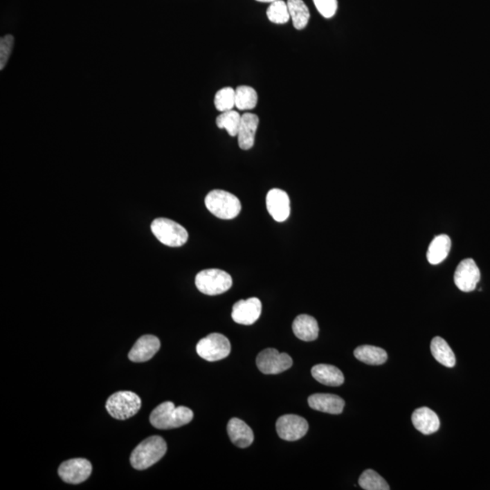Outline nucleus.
<instances>
[{"instance_id":"nucleus-1","label":"nucleus","mask_w":490,"mask_h":490,"mask_svg":"<svg viewBox=\"0 0 490 490\" xmlns=\"http://www.w3.org/2000/svg\"><path fill=\"white\" fill-rule=\"evenodd\" d=\"M194 419V412L185 406L176 407L173 402L158 405L150 415L151 424L158 430H171L188 424Z\"/></svg>"},{"instance_id":"nucleus-2","label":"nucleus","mask_w":490,"mask_h":490,"mask_svg":"<svg viewBox=\"0 0 490 490\" xmlns=\"http://www.w3.org/2000/svg\"><path fill=\"white\" fill-rule=\"evenodd\" d=\"M167 445L160 436L147 437L134 449L130 457L131 465L137 471H145L158 462L165 456Z\"/></svg>"},{"instance_id":"nucleus-3","label":"nucleus","mask_w":490,"mask_h":490,"mask_svg":"<svg viewBox=\"0 0 490 490\" xmlns=\"http://www.w3.org/2000/svg\"><path fill=\"white\" fill-rule=\"evenodd\" d=\"M204 203L210 212L224 220L237 217L242 209L240 200L231 192L224 190L210 192Z\"/></svg>"},{"instance_id":"nucleus-4","label":"nucleus","mask_w":490,"mask_h":490,"mask_svg":"<svg viewBox=\"0 0 490 490\" xmlns=\"http://www.w3.org/2000/svg\"><path fill=\"white\" fill-rule=\"evenodd\" d=\"M151 231L157 240L169 247H180L188 240L185 227L167 218H157L151 224Z\"/></svg>"},{"instance_id":"nucleus-5","label":"nucleus","mask_w":490,"mask_h":490,"mask_svg":"<svg viewBox=\"0 0 490 490\" xmlns=\"http://www.w3.org/2000/svg\"><path fill=\"white\" fill-rule=\"evenodd\" d=\"M142 407V401L135 392H118L107 399V410L113 418L125 421L135 416Z\"/></svg>"},{"instance_id":"nucleus-6","label":"nucleus","mask_w":490,"mask_h":490,"mask_svg":"<svg viewBox=\"0 0 490 490\" xmlns=\"http://www.w3.org/2000/svg\"><path fill=\"white\" fill-rule=\"evenodd\" d=\"M195 285L201 293L206 296H218L230 290L233 279L229 273L223 270L207 269L195 277Z\"/></svg>"},{"instance_id":"nucleus-7","label":"nucleus","mask_w":490,"mask_h":490,"mask_svg":"<svg viewBox=\"0 0 490 490\" xmlns=\"http://www.w3.org/2000/svg\"><path fill=\"white\" fill-rule=\"evenodd\" d=\"M197 352L203 360L212 363L228 357L231 354V343L224 335L215 332L199 341Z\"/></svg>"},{"instance_id":"nucleus-8","label":"nucleus","mask_w":490,"mask_h":490,"mask_svg":"<svg viewBox=\"0 0 490 490\" xmlns=\"http://www.w3.org/2000/svg\"><path fill=\"white\" fill-rule=\"evenodd\" d=\"M259 370L264 374H279L293 366V359L276 349L268 348L260 352L256 359Z\"/></svg>"},{"instance_id":"nucleus-9","label":"nucleus","mask_w":490,"mask_h":490,"mask_svg":"<svg viewBox=\"0 0 490 490\" xmlns=\"http://www.w3.org/2000/svg\"><path fill=\"white\" fill-rule=\"evenodd\" d=\"M309 424L302 417L286 414L280 417L276 422L277 433L282 439L296 442L302 439L308 433Z\"/></svg>"},{"instance_id":"nucleus-10","label":"nucleus","mask_w":490,"mask_h":490,"mask_svg":"<svg viewBox=\"0 0 490 490\" xmlns=\"http://www.w3.org/2000/svg\"><path fill=\"white\" fill-rule=\"evenodd\" d=\"M480 281V271L473 259L462 260L457 265L454 274L457 287L464 293H471L476 289Z\"/></svg>"},{"instance_id":"nucleus-11","label":"nucleus","mask_w":490,"mask_h":490,"mask_svg":"<svg viewBox=\"0 0 490 490\" xmlns=\"http://www.w3.org/2000/svg\"><path fill=\"white\" fill-rule=\"evenodd\" d=\"M92 473L91 463L84 459H73L61 464L58 474L63 481L69 484H80Z\"/></svg>"},{"instance_id":"nucleus-12","label":"nucleus","mask_w":490,"mask_h":490,"mask_svg":"<svg viewBox=\"0 0 490 490\" xmlns=\"http://www.w3.org/2000/svg\"><path fill=\"white\" fill-rule=\"evenodd\" d=\"M261 314V300L253 297L236 302L233 307L232 318L238 325H252L257 322Z\"/></svg>"},{"instance_id":"nucleus-13","label":"nucleus","mask_w":490,"mask_h":490,"mask_svg":"<svg viewBox=\"0 0 490 490\" xmlns=\"http://www.w3.org/2000/svg\"><path fill=\"white\" fill-rule=\"evenodd\" d=\"M266 206L271 217L279 223H282L290 217V198L287 192L281 189L274 188L268 192Z\"/></svg>"},{"instance_id":"nucleus-14","label":"nucleus","mask_w":490,"mask_h":490,"mask_svg":"<svg viewBox=\"0 0 490 490\" xmlns=\"http://www.w3.org/2000/svg\"><path fill=\"white\" fill-rule=\"evenodd\" d=\"M161 343L158 338L154 335H144L137 340L131 349L128 358L134 363H145L151 360L159 351Z\"/></svg>"},{"instance_id":"nucleus-15","label":"nucleus","mask_w":490,"mask_h":490,"mask_svg":"<svg viewBox=\"0 0 490 490\" xmlns=\"http://www.w3.org/2000/svg\"><path fill=\"white\" fill-rule=\"evenodd\" d=\"M411 421L416 430L424 435H431L437 433L440 426L439 417L427 407L417 408L411 416Z\"/></svg>"},{"instance_id":"nucleus-16","label":"nucleus","mask_w":490,"mask_h":490,"mask_svg":"<svg viewBox=\"0 0 490 490\" xmlns=\"http://www.w3.org/2000/svg\"><path fill=\"white\" fill-rule=\"evenodd\" d=\"M308 403L313 410L334 415L343 412L345 406V401L341 397L325 393H316L309 397Z\"/></svg>"},{"instance_id":"nucleus-17","label":"nucleus","mask_w":490,"mask_h":490,"mask_svg":"<svg viewBox=\"0 0 490 490\" xmlns=\"http://www.w3.org/2000/svg\"><path fill=\"white\" fill-rule=\"evenodd\" d=\"M259 125L258 116L252 113L242 116L238 131V144L241 149L249 150L255 145V134Z\"/></svg>"},{"instance_id":"nucleus-18","label":"nucleus","mask_w":490,"mask_h":490,"mask_svg":"<svg viewBox=\"0 0 490 490\" xmlns=\"http://www.w3.org/2000/svg\"><path fill=\"white\" fill-rule=\"evenodd\" d=\"M230 439L238 448H245L252 445L255 436L252 428L240 419H230L227 425Z\"/></svg>"},{"instance_id":"nucleus-19","label":"nucleus","mask_w":490,"mask_h":490,"mask_svg":"<svg viewBox=\"0 0 490 490\" xmlns=\"http://www.w3.org/2000/svg\"><path fill=\"white\" fill-rule=\"evenodd\" d=\"M293 334L303 341H314L319 336V325L315 318L307 314L299 315L293 320Z\"/></svg>"},{"instance_id":"nucleus-20","label":"nucleus","mask_w":490,"mask_h":490,"mask_svg":"<svg viewBox=\"0 0 490 490\" xmlns=\"http://www.w3.org/2000/svg\"><path fill=\"white\" fill-rule=\"evenodd\" d=\"M311 375L320 383L338 387L343 384V373L337 367L329 364H318L311 369Z\"/></svg>"},{"instance_id":"nucleus-21","label":"nucleus","mask_w":490,"mask_h":490,"mask_svg":"<svg viewBox=\"0 0 490 490\" xmlns=\"http://www.w3.org/2000/svg\"><path fill=\"white\" fill-rule=\"evenodd\" d=\"M451 249V240L447 235L436 236L431 242L427 252V259L430 264L437 265L448 257Z\"/></svg>"},{"instance_id":"nucleus-22","label":"nucleus","mask_w":490,"mask_h":490,"mask_svg":"<svg viewBox=\"0 0 490 490\" xmlns=\"http://www.w3.org/2000/svg\"><path fill=\"white\" fill-rule=\"evenodd\" d=\"M430 351L433 357L443 366L453 368L456 365V357L447 341L442 337H435L431 341Z\"/></svg>"},{"instance_id":"nucleus-23","label":"nucleus","mask_w":490,"mask_h":490,"mask_svg":"<svg viewBox=\"0 0 490 490\" xmlns=\"http://www.w3.org/2000/svg\"><path fill=\"white\" fill-rule=\"evenodd\" d=\"M354 356L359 361L369 365H381L388 360L387 352L383 349L372 345H363L355 349Z\"/></svg>"},{"instance_id":"nucleus-24","label":"nucleus","mask_w":490,"mask_h":490,"mask_svg":"<svg viewBox=\"0 0 490 490\" xmlns=\"http://www.w3.org/2000/svg\"><path fill=\"white\" fill-rule=\"evenodd\" d=\"M287 6L293 27L298 30L305 28L310 20V11L305 3L302 0H288Z\"/></svg>"},{"instance_id":"nucleus-25","label":"nucleus","mask_w":490,"mask_h":490,"mask_svg":"<svg viewBox=\"0 0 490 490\" xmlns=\"http://www.w3.org/2000/svg\"><path fill=\"white\" fill-rule=\"evenodd\" d=\"M257 102V93L253 87L241 86L235 90V107L239 110L253 109Z\"/></svg>"},{"instance_id":"nucleus-26","label":"nucleus","mask_w":490,"mask_h":490,"mask_svg":"<svg viewBox=\"0 0 490 490\" xmlns=\"http://www.w3.org/2000/svg\"><path fill=\"white\" fill-rule=\"evenodd\" d=\"M242 116L236 111L230 110L221 113L217 119V124L221 129H226L230 136H237L240 127Z\"/></svg>"},{"instance_id":"nucleus-27","label":"nucleus","mask_w":490,"mask_h":490,"mask_svg":"<svg viewBox=\"0 0 490 490\" xmlns=\"http://www.w3.org/2000/svg\"><path fill=\"white\" fill-rule=\"evenodd\" d=\"M359 485L365 490H389L386 480L372 469H367L359 478Z\"/></svg>"},{"instance_id":"nucleus-28","label":"nucleus","mask_w":490,"mask_h":490,"mask_svg":"<svg viewBox=\"0 0 490 490\" xmlns=\"http://www.w3.org/2000/svg\"><path fill=\"white\" fill-rule=\"evenodd\" d=\"M267 17L271 22L275 24H285L291 19L290 13H289L287 3L282 0H277L271 3L267 10Z\"/></svg>"},{"instance_id":"nucleus-29","label":"nucleus","mask_w":490,"mask_h":490,"mask_svg":"<svg viewBox=\"0 0 490 490\" xmlns=\"http://www.w3.org/2000/svg\"><path fill=\"white\" fill-rule=\"evenodd\" d=\"M215 106L221 113L233 110L235 107V90L232 87L219 90L215 96Z\"/></svg>"},{"instance_id":"nucleus-30","label":"nucleus","mask_w":490,"mask_h":490,"mask_svg":"<svg viewBox=\"0 0 490 490\" xmlns=\"http://www.w3.org/2000/svg\"><path fill=\"white\" fill-rule=\"evenodd\" d=\"M14 46V37L11 35L2 37L0 40V70L4 69L10 57Z\"/></svg>"},{"instance_id":"nucleus-31","label":"nucleus","mask_w":490,"mask_h":490,"mask_svg":"<svg viewBox=\"0 0 490 490\" xmlns=\"http://www.w3.org/2000/svg\"><path fill=\"white\" fill-rule=\"evenodd\" d=\"M315 7L325 19H331L336 13L337 0H314Z\"/></svg>"},{"instance_id":"nucleus-32","label":"nucleus","mask_w":490,"mask_h":490,"mask_svg":"<svg viewBox=\"0 0 490 490\" xmlns=\"http://www.w3.org/2000/svg\"><path fill=\"white\" fill-rule=\"evenodd\" d=\"M256 1L264 2V3H273L277 1V0H256Z\"/></svg>"}]
</instances>
